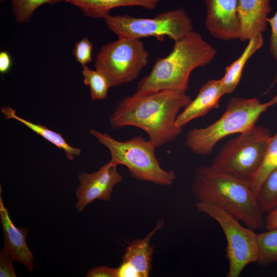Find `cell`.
<instances>
[{"instance_id":"1","label":"cell","mask_w":277,"mask_h":277,"mask_svg":"<svg viewBox=\"0 0 277 277\" xmlns=\"http://www.w3.org/2000/svg\"><path fill=\"white\" fill-rule=\"evenodd\" d=\"M192 101L186 93L163 90L147 95L133 94L121 100L109 118L112 128L126 126L146 132L157 147L175 141L182 133L176 120Z\"/></svg>"},{"instance_id":"2","label":"cell","mask_w":277,"mask_h":277,"mask_svg":"<svg viewBox=\"0 0 277 277\" xmlns=\"http://www.w3.org/2000/svg\"><path fill=\"white\" fill-rule=\"evenodd\" d=\"M216 52L211 44L193 30L174 42L168 55L156 61L149 74L140 81L134 94L143 95L163 90L186 93L192 71L208 65Z\"/></svg>"},{"instance_id":"3","label":"cell","mask_w":277,"mask_h":277,"mask_svg":"<svg viewBox=\"0 0 277 277\" xmlns=\"http://www.w3.org/2000/svg\"><path fill=\"white\" fill-rule=\"evenodd\" d=\"M192 191L196 201L214 204L248 227L265 225L264 211L250 182L203 165L195 171Z\"/></svg>"},{"instance_id":"4","label":"cell","mask_w":277,"mask_h":277,"mask_svg":"<svg viewBox=\"0 0 277 277\" xmlns=\"http://www.w3.org/2000/svg\"><path fill=\"white\" fill-rule=\"evenodd\" d=\"M276 104L277 94L263 103L256 98L232 97L219 120L206 127L194 128L187 132L185 145L195 154H209L220 140L251 128L263 113Z\"/></svg>"},{"instance_id":"5","label":"cell","mask_w":277,"mask_h":277,"mask_svg":"<svg viewBox=\"0 0 277 277\" xmlns=\"http://www.w3.org/2000/svg\"><path fill=\"white\" fill-rule=\"evenodd\" d=\"M89 133L109 150L110 162L116 166H125L134 179L161 186L171 185L176 179L174 171L166 170L161 166L155 154L157 147L149 139L139 135L120 141L93 129Z\"/></svg>"},{"instance_id":"6","label":"cell","mask_w":277,"mask_h":277,"mask_svg":"<svg viewBox=\"0 0 277 277\" xmlns=\"http://www.w3.org/2000/svg\"><path fill=\"white\" fill-rule=\"evenodd\" d=\"M271 136L269 129L254 125L227 142L209 166L214 170L252 183Z\"/></svg>"},{"instance_id":"7","label":"cell","mask_w":277,"mask_h":277,"mask_svg":"<svg viewBox=\"0 0 277 277\" xmlns=\"http://www.w3.org/2000/svg\"><path fill=\"white\" fill-rule=\"evenodd\" d=\"M104 19L107 27L118 38L155 37L163 41L167 36L176 42L193 30L192 22L183 8L162 12L152 18L110 14Z\"/></svg>"},{"instance_id":"8","label":"cell","mask_w":277,"mask_h":277,"mask_svg":"<svg viewBox=\"0 0 277 277\" xmlns=\"http://www.w3.org/2000/svg\"><path fill=\"white\" fill-rule=\"evenodd\" d=\"M195 205L198 210L215 220L224 232L229 263L227 277H239L247 265L257 262L258 233L253 229L242 226L238 219L214 204L195 201Z\"/></svg>"},{"instance_id":"9","label":"cell","mask_w":277,"mask_h":277,"mask_svg":"<svg viewBox=\"0 0 277 277\" xmlns=\"http://www.w3.org/2000/svg\"><path fill=\"white\" fill-rule=\"evenodd\" d=\"M149 53L140 39L118 38L102 46L96 58L95 70L108 80L111 87L136 79L148 62Z\"/></svg>"},{"instance_id":"10","label":"cell","mask_w":277,"mask_h":277,"mask_svg":"<svg viewBox=\"0 0 277 277\" xmlns=\"http://www.w3.org/2000/svg\"><path fill=\"white\" fill-rule=\"evenodd\" d=\"M116 167L109 161L96 171L79 174L80 184L76 190L77 201L75 205L79 212L95 200L110 202L114 186L123 180Z\"/></svg>"},{"instance_id":"11","label":"cell","mask_w":277,"mask_h":277,"mask_svg":"<svg viewBox=\"0 0 277 277\" xmlns=\"http://www.w3.org/2000/svg\"><path fill=\"white\" fill-rule=\"evenodd\" d=\"M205 28L210 34L225 41L239 39V0H205Z\"/></svg>"},{"instance_id":"12","label":"cell","mask_w":277,"mask_h":277,"mask_svg":"<svg viewBox=\"0 0 277 277\" xmlns=\"http://www.w3.org/2000/svg\"><path fill=\"white\" fill-rule=\"evenodd\" d=\"M164 225L160 220L154 228L143 239H136L130 243L122 256L121 265L117 268V277H147L152 270L153 246L150 240Z\"/></svg>"},{"instance_id":"13","label":"cell","mask_w":277,"mask_h":277,"mask_svg":"<svg viewBox=\"0 0 277 277\" xmlns=\"http://www.w3.org/2000/svg\"><path fill=\"white\" fill-rule=\"evenodd\" d=\"M0 216L4 238V246L16 260L30 272L35 267L33 265L34 255L29 248L26 238L28 231L24 227H17L11 220L7 209L0 195Z\"/></svg>"},{"instance_id":"14","label":"cell","mask_w":277,"mask_h":277,"mask_svg":"<svg viewBox=\"0 0 277 277\" xmlns=\"http://www.w3.org/2000/svg\"><path fill=\"white\" fill-rule=\"evenodd\" d=\"M271 0H239L238 15L241 26L239 39L248 41L263 34L267 28Z\"/></svg>"},{"instance_id":"15","label":"cell","mask_w":277,"mask_h":277,"mask_svg":"<svg viewBox=\"0 0 277 277\" xmlns=\"http://www.w3.org/2000/svg\"><path fill=\"white\" fill-rule=\"evenodd\" d=\"M225 94L221 80L208 81L200 89L195 98L179 113L175 122L181 128L191 121L203 116L216 108L222 97Z\"/></svg>"},{"instance_id":"16","label":"cell","mask_w":277,"mask_h":277,"mask_svg":"<svg viewBox=\"0 0 277 277\" xmlns=\"http://www.w3.org/2000/svg\"><path fill=\"white\" fill-rule=\"evenodd\" d=\"M160 0H65L78 8L83 14L94 18H105L115 8L140 6L148 9L156 8Z\"/></svg>"},{"instance_id":"17","label":"cell","mask_w":277,"mask_h":277,"mask_svg":"<svg viewBox=\"0 0 277 277\" xmlns=\"http://www.w3.org/2000/svg\"><path fill=\"white\" fill-rule=\"evenodd\" d=\"M1 111L6 119H13L21 123L58 148L63 150L69 160L72 161L75 156L81 154V150L70 145L61 133L43 125L33 123L19 116L17 114L16 110L9 106H3Z\"/></svg>"},{"instance_id":"18","label":"cell","mask_w":277,"mask_h":277,"mask_svg":"<svg viewBox=\"0 0 277 277\" xmlns=\"http://www.w3.org/2000/svg\"><path fill=\"white\" fill-rule=\"evenodd\" d=\"M264 44L263 34L256 35L248 41L241 55L225 68L221 80L226 94H231L236 89L242 76L244 67L248 60Z\"/></svg>"},{"instance_id":"19","label":"cell","mask_w":277,"mask_h":277,"mask_svg":"<svg viewBox=\"0 0 277 277\" xmlns=\"http://www.w3.org/2000/svg\"><path fill=\"white\" fill-rule=\"evenodd\" d=\"M277 168V132L272 135L267 146L261 167L251 183L257 197L259 189L268 175Z\"/></svg>"},{"instance_id":"20","label":"cell","mask_w":277,"mask_h":277,"mask_svg":"<svg viewBox=\"0 0 277 277\" xmlns=\"http://www.w3.org/2000/svg\"><path fill=\"white\" fill-rule=\"evenodd\" d=\"M82 69L83 83L90 88L91 100L106 98L108 90L111 87L107 77L98 71L90 69L87 65L83 66Z\"/></svg>"},{"instance_id":"21","label":"cell","mask_w":277,"mask_h":277,"mask_svg":"<svg viewBox=\"0 0 277 277\" xmlns=\"http://www.w3.org/2000/svg\"><path fill=\"white\" fill-rule=\"evenodd\" d=\"M257 263L267 265L277 262V228L258 234Z\"/></svg>"},{"instance_id":"22","label":"cell","mask_w":277,"mask_h":277,"mask_svg":"<svg viewBox=\"0 0 277 277\" xmlns=\"http://www.w3.org/2000/svg\"><path fill=\"white\" fill-rule=\"evenodd\" d=\"M257 199L264 212L268 213L277 208V168L262 184Z\"/></svg>"},{"instance_id":"23","label":"cell","mask_w":277,"mask_h":277,"mask_svg":"<svg viewBox=\"0 0 277 277\" xmlns=\"http://www.w3.org/2000/svg\"><path fill=\"white\" fill-rule=\"evenodd\" d=\"M62 1L65 0H11V3L16 21L23 23L29 22L34 11L41 6Z\"/></svg>"},{"instance_id":"24","label":"cell","mask_w":277,"mask_h":277,"mask_svg":"<svg viewBox=\"0 0 277 277\" xmlns=\"http://www.w3.org/2000/svg\"><path fill=\"white\" fill-rule=\"evenodd\" d=\"M92 43L88 38L85 37L75 44L72 54L77 62L82 66H85L92 60Z\"/></svg>"},{"instance_id":"25","label":"cell","mask_w":277,"mask_h":277,"mask_svg":"<svg viewBox=\"0 0 277 277\" xmlns=\"http://www.w3.org/2000/svg\"><path fill=\"white\" fill-rule=\"evenodd\" d=\"M14 260L12 254L5 248L0 252V276L16 277L12 262Z\"/></svg>"},{"instance_id":"26","label":"cell","mask_w":277,"mask_h":277,"mask_svg":"<svg viewBox=\"0 0 277 277\" xmlns=\"http://www.w3.org/2000/svg\"><path fill=\"white\" fill-rule=\"evenodd\" d=\"M268 23L271 27V34L270 37V53L273 58L276 60L277 63V10L274 15L271 17H268ZM277 82V71L276 77L271 84L268 90L272 87Z\"/></svg>"},{"instance_id":"27","label":"cell","mask_w":277,"mask_h":277,"mask_svg":"<svg viewBox=\"0 0 277 277\" xmlns=\"http://www.w3.org/2000/svg\"><path fill=\"white\" fill-rule=\"evenodd\" d=\"M87 277H117V268L107 266H97L89 270Z\"/></svg>"},{"instance_id":"28","label":"cell","mask_w":277,"mask_h":277,"mask_svg":"<svg viewBox=\"0 0 277 277\" xmlns=\"http://www.w3.org/2000/svg\"><path fill=\"white\" fill-rule=\"evenodd\" d=\"M12 60L11 56L6 51L0 52V72L1 74L7 73L11 68Z\"/></svg>"},{"instance_id":"29","label":"cell","mask_w":277,"mask_h":277,"mask_svg":"<svg viewBox=\"0 0 277 277\" xmlns=\"http://www.w3.org/2000/svg\"><path fill=\"white\" fill-rule=\"evenodd\" d=\"M265 226L267 229L277 228V208L267 213L265 219Z\"/></svg>"}]
</instances>
